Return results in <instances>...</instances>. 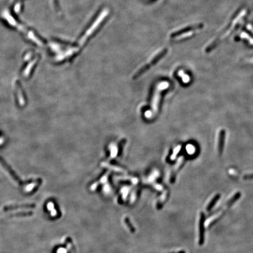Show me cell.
Segmentation results:
<instances>
[{"label": "cell", "instance_id": "cell-1", "mask_svg": "<svg viewBox=\"0 0 253 253\" xmlns=\"http://www.w3.org/2000/svg\"><path fill=\"white\" fill-rule=\"evenodd\" d=\"M246 14V11H242L241 12V13L240 14H239V15L235 18V19L234 20V21H233V24H232V25H231V28H230L223 35H222L221 36H219V37H218L217 38H216V39H215L214 40H213L211 43L208 46V47L206 48V52H210L211 51V50H213L214 48H216V46L220 43V42L222 41V40H223V39H224L227 36H228L230 33V32L233 30V29L234 28H235V27H236V25L237 24V23L239 22V21H240V18H241V17H243L244 15Z\"/></svg>", "mask_w": 253, "mask_h": 253}, {"label": "cell", "instance_id": "cell-2", "mask_svg": "<svg viewBox=\"0 0 253 253\" xmlns=\"http://www.w3.org/2000/svg\"><path fill=\"white\" fill-rule=\"evenodd\" d=\"M167 53V49H164L160 52H159L158 54H156L155 56L151 60L150 62L144 65L142 68H141L140 70H138L134 75V77L137 78L141 74L144 73L145 71H146L148 69H150L153 65H155L160 59H161L164 56H165Z\"/></svg>", "mask_w": 253, "mask_h": 253}, {"label": "cell", "instance_id": "cell-3", "mask_svg": "<svg viewBox=\"0 0 253 253\" xmlns=\"http://www.w3.org/2000/svg\"><path fill=\"white\" fill-rule=\"evenodd\" d=\"M203 25L202 24H194V25H189L188 27H186L185 28L181 29L179 30H178L174 32H173L171 35H170V37L172 38H175V37L185 33H189V32H193L194 31L197 30L198 29H201L203 28Z\"/></svg>", "mask_w": 253, "mask_h": 253}, {"label": "cell", "instance_id": "cell-4", "mask_svg": "<svg viewBox=\"0 0 253 253\" xmlns=\"http://www.w3.org/2000/svg\"><path fill=\"white\" fill-rule=\"evenodd\" d=\"M168 86V83H163L162 84H160L156 90V94L155 95V97L153 100V109L154 112H156L158 110V102L160 98L161 93V92L165 90L166 88H167Z\"/></svg>", "mask_w": 253, "mask_h": 253}, {"label": "cell", "instance_id": "cell-5", "mask_svg": "<svg viewBox=\"0 0 253 253\" xmlns=\"http://www.w3.org/2000/svg\"><path fill=\"white\" fill-rule=\"evenodd\" d=\"M225 131L222 129L219 131L218 137V143H217V151L219 154H222L223 151L224 144H225Z\"/></svg>", "mask_w": 253, "mask_h": 253}, {"label": "cell", "instance_id": "cell-6", "mask_svg": "<svg viewBox=\"0 0 253 253\" xmlns=\"http://www.w3.org/2000/svg\"><path fill=\"white\" fill-rule=\"evenodd\" d=\"M35 205L32 203H26L22 205H8L4 208V211H13L18 209H28V208H34Z\"/></svg>", "mask_w": 253, "mask_h": 253}, {"label": "cell", "instance_id": "cell-7", "mask_svg": "<svg viewBox=\"0 0 253 253\" xmlns=\"http://www.w3.org/2000/svg\"><path fill=\"white\" fill-rule=\"evenodd\" d=\"M204 222L205 214L202 213L200 214V219L199 222V244L202 245L204 242Z\"/></svg>", "mask_w": 253, "mask_h": 253}, {"label": "cell", "instance_id": "cell-8", "mask_svg": "<svg viewBox=\"0 0 253 253\" xmlns=\"http://www.w3.org/2000/svg\"><path fill=\"white\" fill-rule=\"evenodd\" d=\"M185 160V157L184 156H181L179 158V159H178V162H176V165H175V167L173 169V172H172L171 174V176H170V182L172 183L174 182L175 180V178H176V175L177 172L179 170V169L181 168V167L182 166L183 162Z\"/></svg>", "mask_w": 253, "mask_h": 253}, {"label": "cell", "instance_id": "cell-9", "mask_svg": "<svg viewBox=\"0 0 253 253\" xmlns=\"http://www.w3.org/2000/svg\"><path fill=\"white\" fill-rule=\"evenodd\" d=\"M16 93H17V96H18V102H19V104L20 105V106H24L25 104V98L23 96V93H22V91L21 88L20 87L19 85L18 84H16Z\"/></svg>", "mask_w": 253, "mask_h": 253}, {"label": "cell", "instance_id": "cell-10", "mask_svg": "<svg viewBox=\"0 0 253 253\" xmlns=\"http://www.w3.org/2000/svg\"><path fill=\"white\" fill-rule=\"evenodd\" d=\"M0 162H1V164H2V165L4 167V168L5 169V170L8 172V173L10 175V176H11V177L14 179V181L16 182V183H19V184H21V180L15 175V174L14 173V172L10 169H9V168L5 165V164H4L3 162H2V161H1V160H0Z\"/></svg>", "mask_w": 253, "mask_h": 253}, {"label": "cell", "instance_id": "cell-11", "mask_svg": "<svg viewBox=\"0 0 253 253\" xmlns=\"http://www.w3.org/2000/svg\"><path fill=\"white\" fill-rule=\"evenodd\" d=\"M33 214V212L32 211H20L16 212L15 213H13L9 214L10 217H25V216H30Z\"/></svg>", "mask_w": 253, "mask_h": 253}, {"label": "cell", "instance_id": "cell-12", "mask_svg": "<svg viewBox=\"0 0 253 253\" xmlns=\"http://www.w3.org/2000/svg\"><path fill=\"white\" fill-rule=\"evenodd\" d=\"M219 198H220V195H219V194L216 195L213 198V199L211 200V203H210L209 204V205H208V208H207V210H208V211H210L211 209L213 208V206H214V205L216 203L217 201L219 199Z\"/></svg>", "mask_w": 253, "mask_h": 253}, {"label": "cell", "instance_id": "cell-13", "mask_svg": "<svg viewBox=\"0 0 253 253\" xmlns=\"http://www.w3.org/2000/svg\"><path fill=\"white\" fill-rule=\"evenodd\" d=\"M179 75L182 77V79L183 82L185 83H188L189 82L190 80V78L189 77L188 75H187L186 74H185L183 71H179Z\"/></svg>", "mask_w": 253, "mask_h": 253}, {"label": "cell", "instance_id": "cell-14", "mask_svg": "<svg viewBox=\"0 0 253 253\" xmlns=\"http://www.w3.org/2000/svg\"><path fill=\"white\" fill-rule=\"evenodd\" d=\"M35 60H34L32 62L30 63V64L29 65V66H28V67L25 69V70L24 71V75L25 77H28V76H29V73L31 71V70L32 66H33V65L35 64Z\"/></svg>", "mask_w": 253, "mask_h": 253}, {"label": "cell", "instance_id": "cell-15", "mask_svg": "<svg viewBox=\"0 0 253 253\" xmlns=\"http://www.w3.org/2000/svg\"><path fill=\"white\" fill-rule=\"evenodd\" d=\"M181 146H178L177 147H176L175 148V150H173V154H172V156H171V159L172 160H173V159H175L176 158V155L179 153V151L181 150Z\"/></svg>", "mask_w": 253, "mask_h": 253}, {"label": "cell", "instance_id": "cell-16", "mask_svg": "<svg viewBox=\"0 0 253 253\" xmlns=\"http://www.w3.org/2000/svg\"><path fill=\"white\" fill-rule=\"evenodd\" d=\"M125 222H126V225H128V228H129L130 231L131 232H134L135 231V229H134V228L133 227V226L132 225H131L130 222H129V220L128 219V217H126V219H125Z\"/></svg>", "mask_w": 253, "mask_h": 253}, {"label": "cell", "instance_id": "cell-17", "mask_svg": "<svg viewBox=\"0 0 253 253\" xmlns=\"http://www.w3.org/2000/svg\"><path fill=\"white\" fill-rule=\"evenodd\" d=\"M37 185H38L37 182L32 183L29 185L28 186H27V188H26V191L27 192H30V191H31L34 188V187L35 186H36Z\"/></svg>", "mask_w": 253, "mask_h": 253}, {"label": "cell", "instance_id": "cell-18", "mask_svg": "<svg viewBox=\"0 0 253 253\" xmlns=\"http://www.w3.org/2000/svg\"><path fill=\"white\" fill-rule=\"evenodd\" d=\"M48 209H49V210H51V211H52V215H55L56 214V211H55L54 210V205H53V203H49V204H48Z\"/></svg>", "mask_w": 253, "mask_h": 253}, {"label": "cell", "instance_id": "cell-19", "mask_svg": "<svg viewBox=\"0 0 253 253\" xmlns=\"http://www.w3.org/2000/svg\"><path fill=\"white\" fill-rule=\"evenodd\" d=\"M243 179L245 180L253 179V174H247L243 176Z\"/></svg>", "mask_w": 253, "mask_h": 253}, {"label": "cell", "instance_id": "cell-20", "mask_svg": "<svg viewBox=\"0 0 253 253\" xmlns=\"http://www.w3.org/2000/svg\"><path fill=\"white\" fill-rule=\"evenodd\" d=\"M241 36L243 37V38H246V39H249V40H250V43H252V44H253V39H250V38H248V35L246 34V33H243L242 34H241Z\"/></svg>", "mask_w": 253, "mask_h": 253}, {"label": "cell", "instance_id": "cell-21", "mask_svg": "<svg viewBox=\"0 0 253 253\" xmlns=\"http://www.w3.org/2000/svg\"><path fill=\"white\" fill-rule=\"evenodd\" d=\"M4 143V140L2 138H0V145Z\"/></svg>", "mask_w": 253, "mask_h": 253}]
</instances>
